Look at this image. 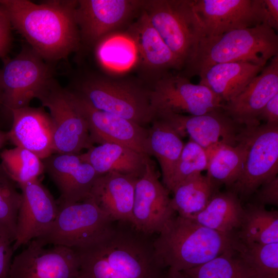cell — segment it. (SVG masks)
Wrapping results in <instances>:
<instances>
[{
  "label": "cell",
  "instance_id": "1",
  "mask_svg": "<svg viewBox=\"0 0 278 278\" xmlns=\"http://www.w3.org/2000/svg\"><path fill=\"white\" fill-rule=\"evenodd\" d=\"M77 0H0L12 27L49 63L66 59L80 45L75 18Z\"/></svg>",
  "mask_w": 278,
  "mask_h": 278
},
{
  "label": "cell",
  "instance_id": "2",
  "mask_svg": "<svg viewBox=\"0 0 278 278\" xmlns=\"http://www.w3.org/2000/svg\"><path fill=\"white\" fill-rule=\"evenodd\" d=\"M240 243L235 232L217 231L179 215L173 216L153 240L161 266L177 271L204 264L228 250H237Z\"/></svg>",
  "mask_w": 278,
  "mask_h": 278
},
{
  "label": "cell",
  "instance_id": "3",
  "mask_svg": "<svg viewBox=\"0 0 278 278\" xmlns=\"http://www.w3.org/2000/svg\"><path fill=\"white\" fill-rule=\"evenodd\" d=\"M278 55V36L265 24L233 30L220 35L203 37L182 75L199 76L215 64L247 62L265 67L269 60Z\"/></svg>",
  "mask_w": 278,
  "mask_h": 278
},
{
  "label": "cell",
  "instance_id": "4",
  "mask_svg": "<svg viewBox=\"0 0 278 278\" xmlns=\"http://www.w3.org/2000/svg\"><path fill=\"white\" fill-rule=\"evenodd\" d=\"M95 108L132 121L141 126L151 124L155 113L149 89L127 81L90 75L70 89Z\"/></svg>",
  "mask_w": 278,
  "mask_h": 278
},
{
  "label": "cell",
  "instance_id": "5",
  "mask_svg": "<svg viewBox=\"0 0 278 278\" xmlns=\"http://www.w3.org/2000/svg\"><path fill=\"white\" fill-rule=\"evenodd\" d=\"M143 10L183 68L204 36L194 0L145 1Z\"/></svg>",
  "mask_w": 278,
  "mask_h": 278
},
{
  "label": "cell",
  "instance_id": "6",
  "mask_svg": "<svg viewBox=\"0 0 278 278\" xmlns=\"http://www.w3.org/2000/svg\"><path fill=\"white\" fill-rule=\"evenodd\" d=\"M58 205L57 216L50 228L33 239L41 246L80 247L101 238L114 226L115 221L91 197Z\"/></svg>",
  "mask_w": 278,
  "mask_h": 278
},
{
  "label": "cell",
  "instance_id": "7",
  "mask_svg": "<svg viewBox=\"0 0 278 278\" xmlns=\"http://www.w3.org/2000/svg\"><path fill=\"white\" fill-rule=\"evenodd\" d=\"M242 138L247 154L241 173L228 190L248 199L278 172V125L245 127Z\"/></svg>",
  "mask_w": 278,
  "mask_h": 278
},
{
  "label": "cell",
  "instance_id": "8",
  "mask_svg": "<svg viewBox=\"0 0 278 278\" xmlns=\"http://www.w3.org/2000/svg\"><path fill=\"white\" fill-rule=\"evenodd\" d=\"M36 98L49 111L54 125V153L79 154L93 146L86 122L67 89L62 88L53 78Z\"/></svg>",
  "mask_w": 278,
  "mask_h": 278
},
{
  "label": "cell",
  "instance_id": "9",
  "mask_svg": "<svg viewBox=\"0 0 278 278\" xmlns=\"http://www.w3.org/2000/svg\"><path fill=\"white\" fill-rule=\"evenodd\" d=\"M1 83L4 106L13 109L29 106L31 100L54 78L50 63L29 46H24L14 58L2 59Z\"/></svg>",
  "mask_w": 278,
  "mask_h": 278
},
{
  "label": "cell",
  "instance_id": "10",
  "mask_svg": "<svg viewBox=\"0 0 278 278\" xmlns=\"http://www.w3.org/2000/svg\"><path fill=\"white\" fill-rule=\"evenodd\" d=\"M151 107L160 113L202 115L222 108L220 98L206 86L192 83L181 74L167 72L156 79L149 89Z\"/></svg>",
  "mask_w": 278,
  "mask_h": 278
},
{
  "label": "cell",
  "instance_id": "11",
  "mask_svg": "<svg viewBox=\"0 0 278 278\" xmlns=\"http://www.w3.org/2000/svg\"><path fill=\"white\" fill-rule=\"evenodd\" d=\"M68 90L76 107L86 122L93 145L117 144L146 156H151L148 140V129L124 118L98 110L80 95Z\"/></svg>",
  "mask_w": 278,
  "mask_h": 278
},
{
  "label": "cell",
  "instance_id": "12",
  "mask_svg": "<svg viewBox=\"0 0 278 278\" xmlns=\"http://www.w3.org/2000/svg\"><path fill=\"white\" fill-rule=\"evenodd\" d=\"M144 3L141 0L77 1L75 18L80 43L95 46L142 10Z\"/></svg>",
  "mask_w": 278,
  "mask_h": 278
},
{
  "label": "cell",
  "instance_id": "13",
  "mask_svg": "<svg viewBox=\"0 0 278 278\" xmlns=\"http://www.w3.org/2000/svg\"><path fill=\"white\" fill-rule=\"evenodd\" d=\"M169 190L159 180L150 159L135 187L132 226L146 235L159 233L174 216Z\"/></svg>",
  "mask_w": 278,
  "mask_h": 278
},
{
  "label": "cell",
  "instance_id": "14",
  "mask_svg": "<svg viewBox=\"0 0 278 278\" xmlns=\"http://www.w3.org/2000/svg\"><path fill=\"white\" fill-rule=\"evenodd\" d=\"M155 117L168 123L181 137L188 135L206 150L222 145L236 146L245 127L235 123L222 108L199 115L160 113Z\"/></svg>",
  "mask_w": 278,
  "mask_h": 278
},
{
  "label": "cell",
  "instance_id": "15",
  "mask_svg": "<svg viewBox=\"0 0 278 278\" xmlns=\"http://www.w3.org/2000/svg\"><path fill=\"white\" fill-rule=\"evenodd\" d=\"M12 259L8 278H76L75 250L62 246L45 248L32 240Z\"/></svg>",
  "mask_w": 278,
  "mask_h": 278
},
{
  "label": "cell",
  "instance_id": "16",
  "mask_svg": "<svg viewBox=\"0 0 278 278\" xmlns=\"http://www.w3.org/2000/svg\"><path fill=\"white\" fill-rule=\"evenodd\" d=\"M263 0H194L203 37L263 24Z\"/></svg>",
  "mask_w": 278,
  "mask_h": 278
},
{
  "label": "cell",
  "instance_id": "17",
  "mask_svg": "<svg viewBox=\"0 0 278 278\" xmlns=\"http://www.w3.org/2000/svg\"><path fill=\"white\" fill-rule=\"evenodd\" d=\"M22 196L13 251L44 234L55 220L57 201L39 179L19 185Z\"/></svg>",
  "mask_w": 278,
  "mask_h": 278
},
{
  "label": "cell",
  "instance_id": "18",
  "mask_svg": "<svg viewBox=\"0 0 278 278\" xmlns=\"http://www.w3.org/2000/svg\"><path fill=\"white\" fill-rule=\"evenodd\" d=\"M42 161L45 171L59 191L58 204L76 203L90 197L99 175L79 154L53 153Z\"/></svg>",
  "mask_w": 278,
  "mask_h": 278
},
{
  "label": "cell",
  "instance_id": "19",
  "mask_svg": "<svg viewBox=\"0 0 278 278\" xmlns=\"http://www.w3.org/2000/svg\"><path fill=\"white\" fill-rule=\"evenodd\" d=\"M278 93V55L237 96L222 109L237 124L245 127L260 125L258 115L266 103Z\"/></svg>",
  "mask_w": 278,
  "mask_h": 278
},
{
  "label": "cell",
  "instance_id": "20",
  "mask_svg": "<svg viewBox=\"0 0 278 278\" xmlns=\"http://www.w3.org/2000/svg\"><path fill=\"white\" fill-rule=\"evenodd\" d=\"M12 125L8 131L9 142L27 149L43 160L53 152L54 125L44 109L29 106L10 111Z\"/></svg>",
  "mask_w": 278,
  "mask_h": 278
},
{
  "label": "cell",
  "instance_id": "21",
  "mask_svg": "<svg viewBox=\"0 0 278 278\" xmlns=\"http://www.w3.org/2000/svg\"><path fill=\"white\" fill-rule=\"evenodd\" d=\"M138 178L115 172L99 175L91 197L114 221L132 224L135 187Z\"/></svg>",
  "mask_w": 278,
  "mask_h": 278
},
{
  "label": "cell",
  "instance_id": "22",
  "mask_svg": "<svg viewBox=\"0 0 278 278\" xmlns=\"http://www.w3.org/2000/svg\"><path fill=\"white\" fill-rule=\"evenodd\" d=\"M128 34L134 43L143 65L146 70L156 73L157 79L171 69L182 68L178 59L150 24L143 9Z\"/></svg>",
  "mask_w": 278,
  "mask_h": 278
},
{
  "label": "cell",
  "instance_id": "23",
  "mask_svg": "<svg viewBox=\"0 0 278 278\" xmlns=\"http://www.w3.org/2000/svg\"><path fill=\"white\" fill-rule=\"evenodd\" d=\"M79 156L99 175L115 172L138 178L143 174L150 159L129 147L113 143L93 146Z\"/></svg>",
  "mask_w": 278,
  "mask_h": 278
},
{
  "label": "cell",
  "instance_id": "24",
  "mask_svg": "<svg viewBox=\"0 0 278 278\" xmlns=\"http://www.w3.org/2000/svg\"><path fill=\"white\" fill-rule=\"evenodd\" d=\"M264 67L247 62L215 64L199 76V84L210 89L224 104L240 93Z\"/></svg>",
  "mask_w": 278,
  "mask_h": 278
},
{
  "label": "cell",
  "instance_id": "25",
  "mask_svg": "<svg viewBox=\"0 0 278 278\" xmlns=\"http://www.w3.org/2000/svg\"><path fill=\"white\" fill-rule=\"evenodd\" d=\"M148 129V144L151 156L161 167L163 185L168 190L184 144L181 136L166 121L155 117Z\"/></svg>",
  "mask_w": 278,
  "mask_h": 278
},
{
  "label": "cell",
  "instance_id": "26",
  "mask_svg": "<svg viewBox=\"0 0 278 278\" xmlns=\"http://www.w3.org/2000/svg\"><path fill=\"white\" fill-rule=\"evenodd\" d=\"M244 208L237 194L228 190L217 192L205 208L192 219L212 230L234 232L240 228L244 216Z\"/></svg>",
  "mask_w": 278,
  "mask_h": 278
},
{
  "label": "cell",
  "instance_id": "27",
  "mask_svg": "<svg viewBox=\"0 0 278 278\" xmlns=\"http://www.w3.org/2000/svg\"><path fill=\"white\" fill-rule=\"evenodd\" d=\"M206 151L209 161L206 176L217 188L224 185L229 189L240 176L246 157L242 132L236 146L222 145Z\"/></svg>",
  "mask_w": 278,
  "mask_h": 278
},
{
  "label": "cell",
  "instance_id": "28",
  "mask_svg": "<svg viewBox=\"0 0 278 278\" xmlns=\"http://www.w3.org/2000/svg\"><path fill=\"white\" fill-rule=\"evenodd\" d=\"M218 191L206 175L193 174L173 188L172 208L179 216L192 219L205 208Z\"/></svg>",
  "mask_w": 278,
  "mask_h": 278
},
{
  "label": "cell",
  "instance_id": "29",
  "mask_svg": "<svg viewBox=\"0 0 278 278\" xmlns=\"http://www.w3.org/2000/svg\"><path fill=\"white\" fill-rule=\"evenodd\" d=\"M244 216L237 234L244 244L278 242V212L267 211L263 205L250 203L244 208Z\"/></svg>",
  "mask_w": 278,
  "mask_h": 278
},
{
  "label": "cell",
  "instance_id": "30",
  "mask_svg": "<svg viewBox=\"0 0 278 278\" xmlns=\"http://www.w3.org/2000/svg\"><path fill=\"white\" fill-rule=\"evenodd\" d=\"M237 255L253 278H278V242L244 244Z\"/></svg>",
  "mask_w": 278,
  "mask_h": 278
},
{
  "label": "cell",
  "instance_id": "31",
  "mask_svg": "<svg viewBox=\"0 0 278 278\" xmlns=\"http://www.w3.org/2000/svg\"><path fill=\"white\" fill-rule=\"evenodd\" d=\"M0 158L4 169L19 185L39 179L45 171L42 160L22 147L4 149L1 152Z\"/></svg>",
  "mask_w": 278,
  "mask_h": 278
},
{
  "label": "cell",
  "instance_id": "32",
  "mask_svg": "<svg viewBox=\"0 0 278 278\" xmlns=\"http://www.w3.org/2000/svg\"><path fill=\"white\" fill-rule=\"evenodd\" d=\"M21 193L0 163V236L10 243L16 237L18 213Z\"/></svg>",
  "mask_w": 278,
  "mask_h": 278
},
{
  "label": "cell",
  "instance_id": "33",
  "mask_svg": "<svg viewBox=\"0 0 278 278\" xmlns=\"http://www.w3.org/2000/svg\"><path fill=\"white\" fill-rule=\"evenodd\" d=\"M189 278H253L238 258L236 250H230L199 266L183 271Z\"/></svg>",
  "mask_w": 278,
  "mask_h": 278
},
{
  "label": "cell",
  "instance_id": "34",
  "mask_svg": "<svg viewBox=\"0 0 278 278\" xmlns=\"http://www.w3.org/2000/svg\"><path fill=\"white\" fill-rule=\"evenodd\" d=\"M209 161L207 151L192 141L184 144L174 171L168 189L172 192L180 182L189 176L206 170Z\"/></svg>",
  "mask_w": 278,
  "mask_h": 278
},
{
  "label": "cell",
  "instance_id": "35",
  "mask_svg": "<svg viewBox=\"0 0 278 278\" xmlns=\"http://www.w3.org/2000/svg\"><path fill=\"white\" fill-rule=\"evenodd\" d=\"M254 203L265 206L278 205V177L263 184L254 193Z\"/></svg>",
  "mask_w": 278,
  "mask_h": 278
},
{
  "label": "cell",
  "instance_id": "36",
  "mask_svg": "<svg viewBox=\"0 0 278 278\" xmlns=\"http://www.w3.org/2000/svg\"><path fill=\"white\" fill-rule=\"evenodd\" d=\"M12 26L5 12L0 7V58L6 57L11 47Z\"/></svg>",
  "mask_w": 278,
  "mask_h": 278
},
{
  "label": "cell",
  "instance_id": "37",
  "mask_svg": "<svg viewBox=\"0 0 278 278\" xmlns=\"http://www.w3.org/2000/svg\"><path fill=\"white\" fill-rule=\"evenodd\" d=\"M11 244L0 236V278H8L14 252Z\"/></svg>",
  "mask_w": 278,
  "mask_h": 278
},
{
  "label": "cell",
  "instance_id": "38",
  "mask_svg": "<svg viewBox=\"0 0 278 278\" xmlns=\"http://www.w3.org/2000/svg\"><path fill=\"white\" fill-rule=\"evenodd\" d=\"M262 16L263 24L278 30V0H263Z\"/></svg>",
  "mask_w": 278,
  "mask_h": 278
},
{
  "label": "cell",
  "instance_id": "39",
  "mask_svg": "<svg viewBox=\"0 0 278 278\" xmlns=\"http://www.w3.org/2000/svg\"><path fill=\"white\" fill-rule=\"evenodd\" d=\"M258 120L269 125H278V93L275 95L260 111Z\"/></svg>",
  "mask_w": 278,
  "mask_h": 278
},
{
  "label": "cell",
  "instance_id": "40",
  "mask_svg": "<svg viewBox=\"0 0 278 278\" xmlns=\"http://www.w3.org/2000/svg\"><path fill=\"white\" fill-rule=\"evenodd\" d=\"M7 116L11 117V113H10L5 108L3 99V90L1 83V68H0V121L4 118H7ZM1 124V122H0Z\"/></svg>",
  "mask_w": 278,
  "mask_h": 278
},
{
  "label": "cell",
  "instance_id": "41",
  "mask_svg": "<svg viewBox=\"0 0 278 278\" xmlns=\"http://www.w3.org/2000/svg\"><path fill=\"white\" fill-rule=\"evenodd\" d=\"M161 278H189L184 272L167 269Z\"/></svg>",
  "mask_w": 278,
  "mask_h": 278
},
{
  "label": "cell",
  "instance_id": "42",
  "mask_svg": "<svg viewBox=\"0 0 278 278\" xmlns=\"http://www.w3.org/2000/svg\"><path fill=\"white\" fill-rule=\"evenodd\" d=\"M9 142L8 132L0 128V149Z\"/></svg>",
  "mask_w": 278,
  "mask_h": 278
}]
</instances>
